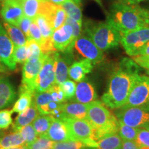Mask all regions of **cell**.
Listing matches in <instances>:
<instances>
[{
	"mask_svg": "<svg viewBox=\"0 0 149 149\" xmlns=\"http://www.w3.org/2000/svg\"><path fill=\"white\" fill-rule=\"evenodd\" d=\"M139 74L138 65L133 59H123L110 77L107 92L102 97V103L111 109L124 107Z\"/></svg>",
	"mask_w": 149,
	"mask_h": 149,
	"instance_id": "1",
	"label": "cell"
},
{
	"mask_svg": "<svg viewBox=\"0 0 149 149\" xmlns=\"http://www.w3.org/2000/svg\"><path fill=\"white\" fill-rule=\"evenodd\" d=\"M107 21L122 35L149 26V11L137 4L115 3L110 10Z\"/></svg>",
	"mask_w": 149,
	"mask_h": 149,
	"instance_id": "2",
	"label": "cell"
},
{
	"mask_svg": "<svg viewBox=\"0 0 149 149\" xmlns=\"http://www.w3.org/2000/svg\"><path fill=\"white\" fill-rule=\"evenodd\" d=\"M86 120L93 128L95 139L118 133L119 120L102 102L95 100L88 104Z\"/></svg>",
	"mask_w": 149,
	"mask_h": 149,
	"instance_id": "3",
	"label": "cell"
},
{
	"mask_svg": "<svg viewBox=\"0 0 149 149\" xmlns=\"http://www.w3.org/2000/svg\"><path fill=\"white\" fill-rule=\"evenodd\" d=\"M85 32L102 51L115 47L121 42L122 35L108 21L89 24L87 22Z\"/></svg>",
	"mask_w": 149,
	"mask_h": 149,
	"instance_id": "4",
	"label": "cell"
},
{
	"mask_svg": "<svg viewBox=\"0 0 149 149\" xmlns=\"http://www.w3.org/2000/svg\"><path fill=\"white\" fill-rule=\"evenodd\" d=\"M115 116L126 125L149 130V105L144 104L128 109H118Z\"/></svg>",
	"mask_w": 149,
	"mask_h": 149,
	"instance_id": "5",
	"label": "cell"
},
{
	"mask_svg": "<svg viewBox=\"0 0 149 149\" xmlns=\"http://www.w3.org/2000/svg\"><path fill=\"white\" fill-rule=\"evenodd\" d=\"M66 124L72 141H79L89 148H97L95 139L93 128L87 120L65 118L62 120Z\"/></svg>",
	"mask_w": 149,
	"mask_h": 149,
	"instance_id": "6",
	"label": "cell"
},
{
	"mask_svg": "<svg viewBox=\"0 0 149 149\" xmlns=\"http://www.w3.org/2000/svg\"><path fill=\"white\" fill-rule=\"evenodd\" d=\"M148 42L149 26L122 35L120 43L128 55L135 57L139 55L141 50Z\"/></svg>",
	"mask_w": 149,
	"mask_h": 149,
	"instance_id": "7",
	"label": "cell"
},
{
	"mask_svg": "<svg viewBox=\"0 0 149 149\" xmlns=\"http://www.w3.org/2000/svg\"><path fill=\"white\" fill-rule=\"evenodd\" d=\"M56 84L55 74V53L48 54L37 75L35 84L36 92H46Z\"/></svg>",
	"mask_w": 149,
	"mask_h": 149,
	"instance_id": "8",
	"label": "cell"
},
{
	"mask_svg": "<svg viewBox=\"0 0 149 149\" xmlns=\"http://www.w3.org/2000/svg\"><path fill=\"white\" fill-rule=\"evenodd\" d=\"M149 97V76L139 74L130 91L127 101L120 109L144 105Z\"/></svg>",
	"mask_w": 149,
	"mask_h": 149,
	"instance_id": "9",
	"label": "cell"
},
{
	"mask_svg": "<svg viewBox=\"0 0 149 149\" xmlns=\"http://www.w3.org/2000/svg\"><path fill=\"white\" fill-rule=\"evenodd\" d=\"M74 48L78 53L90 60L93 64H97L103 61V51L86 35H80L74 42Z\"/></svg>",
	"mask_w": 149,
	"mask_h": 149,
	"instance_id": "10",
	"label": "cell"
},
{
	"mask_svg": "<svg viewBox=\"0 0 149 149\" xmlns=\"http://www.w3.org/2000/svg\"><path fill=\"white\" fill-rule=\"evenodd\" d=\"M52 41L57 51L64 53H71L75 42L71 26L65 24L55 30L52 35Z\"/></svg>",
	"mask_w": 149,
	"mask_h": 149,
	"instance_id": "11",
	"label": "cell"
},
{
	"mask_svg": "<svg viewBox=\"0 0 149 149\" xmlns=\"http://www.w3.org/2000/svg\"><path fill=\"white\" fill-rule=\"evenodd\" d=\"M39 14L43 15L51 24L54 31L65 24L67 15L60 5L55 4L48 0H42Z\"/></svg>",
	"mask_w": 149,
	"mask_h": 149,
	"instance_id": "12",
	"label": "cell"
},
{
	"mask_svg": "<svg viewBox=\"0 0 149 149\" xmlns=\"http://www.w3.org/2000/svg\"><path fill=\"white\" fill-rule=\"evenodd\" d=\"M24 0H3L0 14L5 22L19 27L24 17Z\"/></svg>",
	"mask_w": 149,
	"mask_h": 149,
	"instance_id": "13",
	"label": "cell"
},
{
	"mask_svg": "<svg viewBox=\"0 0 149 149\" xmlns=\"http://www.w3.org/2000/svg\"><path fill=\"white\" fill-rule=\"evenodd\" d=\"M48 54L42 53V57L37 60H27L22 69V85L35 91V84L37 77ZM36 92V91H35Z\"/></svg>",
	"mask_w": 149,
	"mask_h": 149,
	"instance_id": "14",
	"label": "cell"
},
{
	"mask_svg": "<svg viewBox=\"0 0 149 149\" xmlns=\"http://www.w3.org/2000/svg\"><path fill=\"white\" fill-rule=\"evenodd\" d=\"M15 45L8 35L0 24V59L9 70H14L17 63L14 60Z\"/></svg>",
	"mask_w": 149,
	"mask_h": 149,
	"instance_id": "15",
	"label": "cell"
},
{
	"mask_svg": "<svg viewBox=\"0 0 149 149\" xmlns=\"http://www.w3.org/2000/svg\"><path fill=\"white\" fill-rule=\"evenodd\" d=\"M97 99L95 88L88 80L80 81L76 86L75 95L72 100L74 102L81 104H89Z\"/></svg>",
	"mask_w": 149,
	"mask_h": 149,
	"instance_id": "16",
	"label": "cell"
},
{
	"mask_svg": "<svg viewBox=\"0 0 149 149\" xmlns=\"http://www.w3.org/2000/svg\"><path fill=\"white\" fill-rule=\"evenodd\" d=\"M46 135L54 142H63L71 140L65 122L63 120L57 119H55L51 124Z\"/></svg>",
	"mask_w": 149,
	"mask_h": 149,
	"instance_id": "17",
	"label": "cell"
},
{
	"mask_svg": "<svg viewBox=\"0 0 149 149\" xmlns=\"http://www.w3.org/2000/svg\"><path fill=\"white\" fill-rule=\"evenodd\" d=\"M93 64L87 59L75 61L69 67L68 76L74 81L80 82L85 79L86 75L92 71Z\"/></svg>",
	"mask_w": 149,
	"mask_h": 149,
	"instance_id": "18",
	"label": "cell"
},
{
	"mask_svg": "<svg viewBox=\"0 0 149 149\" xmlns=\"http://www.w3.org/2000/svg\"><path fill=\"white\" fill-rule=\"evenodd\" d=\"M35 93V91L31 90L25 86L21 85L19 89V97L11 110L13 113H19L29 109L33 103V98Z\"/></svg>",
	"mask_w": 149,
	"mask_h": 149,
	"instance_id": "19",
	"label": "cell"
},
{
	"mask_svg": "<svg viewBox=\"0 0 149 149\" xmlns=\"http://www.w3.org/2000/svg\"><path fill=\"white\" fill-rule=\"evenodd\" d=\"M88 107V104H85L78 103V102H72V103L66 104L64 103L62 107L64 119L70 118L86 120Z\"/></svg>",
	"mask_w": 149,
	"mask_h": 149,
	"instance_id": "20",
	"label": "cell"
},
{
	"mask_svg": "<svg viewBox=\"0 0 149 149\" xmlns=\"http://www.w3.org/2000/svg\"><path fill=\"white\" fill-rule=\"evenodd\" d=\"M40 112L34 104L30 107L25 111L19 113L14 122L13 123V130L14 131H19L24 126L29 125L34 122V120L39 116Z\"/></svg>",
	"mask_w": 149,
	"mask_h": 149,
	"instance_id": "21",
	"label": "cell"
},
{
	"mask_svg": "<svg viewBox=\"0 0 149 149\" xmlns=\"http://www.w3.org/2000/svg\"><path fill=\"white\" fill-rule=\"evenodd\" d=\"M16 97V91L10 81L3 77L0 79V110L8 107Z\"/></svg>",
	"mask_w": 149,
	"mask_h": 149,
	"instance_id": "22",
	"label": "cell"
},
{
	"mask_svg": "<svg viewBox=\"0 0 149 149\" xmlns=\"http://www.w3.org/2000/svg\"><path fill=\"white\" fill-rule=\"evenodd\" d=\"M68 69L66 61L57 52L55 53V84L57 85L61 84L68 79Z\"/></svg>",
	"mask_w": 149,
	"mask_h": 149,
	"instance_id": "23",
	"label": "cell"
},
{
	"mask_svg": "<svg viewBox=\"0 0 149 149\" xmlns=\"http://www.w3.org/2000/svg\"><path fill=\"white\" fill-rule=\"evenodd\" d=\"M26 145L25 140L19 131L4 135L0 139V149H6Z\"/></svg>",
	"mask_w": 149,
	"mask_h": 149,
	"instance_id": "24",
	"label": "cell"
},
{
	"mask_svg": "<svg viewBox=\"0 0 149 149\" xmlns=\"http://www.w3.org/2000/svg\"><path fill=\"white\" fill-rule=\"evenodd\" d=\"M3 25L6 30L7 34L13 42L15 46H22L26 44L27 37L19 28L7 22H4Z\"/></svg>",
	"mask_w": 149,
	"mask_h": 149,
	"instance_id": "25",
	"label": "cell"
},
{
	"mask_svg": "<svg viewBox=\"0 0 149 149\" xmlns=\"http://www.w3.org/2000/svg\"><path fill=\"white\" fill-rule=\"evenodd\" d=\"M60 6L64 9L68 17L82 25V13L79 3L75 2L74 0H67Z\"/></svg>",
	"mask_w": 149,
	"mask_h": 149,
	"instance_id": "26",
	"label": "cell"
},
{
	"mask_svg": "<svg viewBox=\"0 0 149 149\" xmlns=\"http://www.w3.org/2000/svg\"><path fill=\"white\" fill-rule=\"evenodd\" d=\"M97 142L98 146L94 149H122L123 140L118 133L104 137Z\"/></svg>",
	"mask_w": 149,
	"mask_h": 149,
	"instance_id": "27",
	"label": "cell"
},
{
	"mask_svg": "<svg viewBox=\"0 0 149 149\" xmlns=\"http://www.w3.org/2000/svg\"><path fill=\"white\" fill-rule=\"evenodd\" d=\"M55 118L51 115L41 114L33 122V126L38 135H46Z\"/></svg>",
	"mask_w": 149,
	"mask_h": 149,
	"instance_id": "28",
	"label": "cell"
},
{
	"mask_svg": "<svg viewBox=\"0 0 149 149\" xmlns=\"http://www.w3.org/2000/svg\"><path fill=\"white\" fill-rule=\"evenodd\" d=\"M42 0H24L23 10L24 16L34 20L40 13Z\"/></svg>",
	"mask_w": 149,
	"mask_h": 149,
	"instance_id": "29",
	"label": "cell"
},
{
	"mask_svg": "<svg viewBox=\"0 0 149 149\" xmlns=\"http://www.w3.org/2000/svg\"><path fill=\"white\" fill-rule=\"evenodd\" d=\"M35 21L36 22L39 28H40L41 33H42V37L44 39H51L52 38L54 30L52 27L51 24L44 17L43 15L38 14V15L35 19Z\"/></svg>",
	"mask_w": 149,
	"mask_h": 149,
	"instance_id": "30",
	"label": "cell"
},
{
	"mask_svg": "<svg viewBox=\"0 0 149 149\" xmlns=\"http://www.w3.org/2000/svg\"><path fill=\"white\" fill-rule=\"evenodd\" d=\"M139 128L131 127L119 121L118 134L123 141H135Z\"/></svg>",
	"mask_w": 149,
	"mask_h": 149,
	"instance_id": "31",
	"label": "cell"
},
{
	"mask_svg": "<svg viewBox=\"0 0 149 149\" xmlns=\"http://www.w3.org/2000/svg\"><path fill=\"white\" fill-rule=\"evenodd\" d=\"M54 141L51 140L46 135H38L34 142L28 146L29 149H52Z\"/></svg>",
	"mask_w": 149,
	"mask_h": 149,
	"instance_id": "32",
	"label": "cell"
},
{
	"mask_svg": "<svg viewBox=\"0 0 149 149\" xmlns=\"http://www.w3.org/2000/svg\"><path fill=\"white\" fill-rule=\"evenodd\" d=\"M19 132L23 137L24 139L25 140L26 145H27V146L34 142L38 137V135L35 131L32 124L24 126L23 128H22L19 130Z\"/></svg>",
	"mask_w": 149,
	"mask_h": 149,
	"instance_id": "33",
	"label": "cell"
},
{
	"mask_svg": "<svg viewBox=\"0 0 149 149\" xmlns=\"http://www.w3.org/2000/svg\"><path fill=\"white\" fill-rule=\"evenodd\" d=\"M26 46L29 55L27 60H37L42 57V53L41 51L40 45L35 41L33 40H27Z\"/></svg>",
	"mask_w": 149,
	"mask_h": 149,
	"instance_id": "34",
	"label": "cell"
},
{
	"mask_svg": "<svg viewBox=\"0 0 149 149\" xmlns=\"http://www.w3.org/2000/svg\"><path fill=\"white\" fill-rule=\"evenodd\" d=\"M89 147L79 141H67L55 142L52 149H88Z\"/></svg>",
	"mask_w": 149,
	"mask_h": 149,
	"instance_id": "35",
	"label": "cell"
},
{
	"mask_svg": "<svg viewBox=\"0 0 149 149\" xmlns=\"http://www.w3.org/2000/svg\"><path fill=\"white\" fill-rule=\"evenodd\" d=\"M59 87L64 92V94L67 100H72L75 95L76 84L74 81L67 79L59 84Z\"/></svg>",
	"mask_w": 149,
	"mask_h": 149,
	"instance_id": "36",
	"label": "cell"
},
{
	"mask_svg": "<svg viewBox=\"0 0 149 149\" xmlns=\"http://www.w3.org/2000/svg\"><path fill=\"white\" fill-rule=\"evenodd\" d=\"M52 101H53V97H52L51 93L49 91L41 93L36 92L34 95L33 104L37 108L41 106L45 105Z\"/></svg>",
	"mask_w": 149,
	"mask_h": 149,
	"instance_id": "37",
	"label": "cell"
},
{
	"mask_svg": "<svg viewBox=\"0 0 149 149\" xmlns=\"http://www.w3.org/2000/svg\"><path fill=\"white\" fill-rule=\"evenodd\" d=\"M14 60L18 64H24L29 58L26 46H15L13 53Z\"/></svg>",
	"mask_w": 149,
	"mask_h": 149,
	"instance_id": "38",
	"label": "cell"
},
{
	"mask_svg": "<svg viewBox=\"0 0 149 149\" xmlns=\"http://www.w3.org/2000/svg\"><path fill=\"white\" fill-rule=\"evenodd\" d=\"M13 112L10 110L0 111V130L7 129L13 124Z\"/></svg>",
	"mask_w": 149,
	"mask_h": 149,
	"instance_id": "39",
	"label": "cell"
},
{
	"mask_svg": "<svg viewBox=\"0 0 149 149\" xmlns=\"http://www.w3.org/2000/svg\"><path fill=\"white\" fill-rule=\"evenodd\" d=\"M29 40H33L38 43L39 45L44 41V38H43L42 33H41L40 28H39L38 25H37L35 20H33L32 23L31 24L29 29Z\"/></svg>",
	"mask_w": 149,
	"mask_h": 149,
	"instance_id": "40",
	"label": "cell"
},
{
	"mask_svg": "<svg viewBox=\"0 0 149 149\" xmlns=\"http://www.w3.org/2000/svg\"><path fill=\"white\" fill-rule=\"evenodd\" d=\"M63 104L64 103H59V102L52 101L51 102H49V103L45 104V105H43L41 106V107H37V109H38L40 114L51 115V113H53L55 109L61 107Z\"/></svg>",
	"mask_w": 149,
	"mask_h": 149,
	"instance_id": "41",
	"label": "cell"
},
{
	"mask_svg": "<svg viewBox=\"0 0 149 149\" xmlns=\"http://www.w3.org/2000/svg\"><path fill=\"white\" fill-rule=\"evenodd\" d=\"M135 141L139 146L149 147V130L139 129Z\"/></svg>",
	"mask_w": 149,
	"mask_h": 149,
	"instance_id": "42",
	"label": "cell"
},
{
	"mask_svg": "<svg viewBox=\"0 0 149 149\" xmlns=\"http://www.w3.org/2000/svg\"><path fill=\"white\" fill-rule=\"evenodd\" d=\"M48 91L51 93L54 102H59V103H63V102L66 101L64 92L60 88L59 85L55 84L51 90Z\"/></svg>",
	"mask_w": 149,
	"mask_h": 149,
	"instance_id": "43",
	"label": "cell"
},
{
	"mask_svg": "<svg viewBox=\"0 0 149 149\" xmlns=\"http://www.w3.org/2000/svg\"><path fill=\"white\" fill-rule=\"evenodd\" d=\"M65 24H69L70 26H71L72 28V30H73V36L74 38L75 39V40L79 37L80 35H81V26L82 25L79 24L78 22H77L74 20L68 17L67 16L66 19V22Z\"/></svg>",
	"mask_w": 149,
	"mask_h": 149,
	"instance_id": "44",
	"label": "cell"
},
{
	"mask_svg": "<svg viewBox=\"0 0 149 149\" xmlns=\"http://www.w3.org/2000/svg\"><path fill=\"white\" fill-rule=\"evenodd\" d=\"M133 60L139 66L142 67L149 72V55H137L133 57Z\"/></svg>",
	"mask_w": 149,
	"mask_h": 149,
	"instance_id": "45",
	"label": "cell"
},
{
	"mask_svg": "<svg viewBox=\"0 0 149 149\" xmlns=\"http://www.w3.org/2000/svg\"><path fill=\"white\" fill-rule=\"evenodd\" d=\"M32 22L33 19L24 15L21 21H20L19 25V28L22 30V32L24 33V35L27 37V39L29 38V29Z\"/></svg>",
	"mask_w": 149,
	"mask_h": 149,
	"instance_id": "46",
	"label": "cell"
},
{
	"mask_svg": "<svg viewBox=\"0 0 149 149\" xmlns=\"http://www.w3.org/2000/svg\"><path fill=\"white\" fill-rule=\"evenodd\" d=\"M122 149H139V146L135 141H123Z\"/></svg>",
	"mask_w": 149,
	"mask_h": 149,
	"instance_id": "47",
	"label": "cell"
},
{
	"mask_svg": "<svg viewBox=\"0 0 149 149\" xmlns=\"http://www.w3.org/2000/svg\"><path fill=\"white\" fill-rule=\"evenodd\" d=\"M139 55H149V42L146 43V44L141 50Z\"/></svg>",
	"mask_w": 149,
	"mask_h": 149,
	"instance_id": "48",
	"label": "cell"
},
{
	"mask_svg": "<svg viewBox=\"0 0 149 149\" xmlns=\"http://www.w3.org/2000/svg\"><path fill=\"white\" fill-rule=\"evenodd\" d=\"M8 68L1 62V59H0V72H5V73H7V72H8Z\"/></svg>",
	"mask_w": 149,
	"mask_h": 149,
	"instance_id": "49",
	"label": "cell"
},
{
	"mask_svg": "<svg viewBox=\"0 0 149 149\" xmlns=\"http://www.w3.org/2000/svg\"><path fill=\"white\" fill-rule=\"evenodd\" d=\"M123 1L127 3H130V4H137L139 2L143 1V0H123Z\"/></svg>",
	"mask_w": 149,
	"mask_h": 149,
	"instance_id": "50",
	"label": "cell"
},
{
	"mask_svg": "<svg viewBox=\"0 0 149 149\" xmlns=\"http://www.w3.org/2000/svg\"><path fill=\"white\" fill-rule=\"evenodd\" d=\"M48 1L53 3H55V4L61 5V3L65 2V1H67V0H48Z\"/></svg>",
	"mask_w": 149,
	"mask_h": 149,
	"instance_id": "51",
	"label": "cell"
},
{
	"mask_svg": "<svg viewBox=\"0 0 149 149\" xmlns=\"http://www.w3.org/2000/svg\"><path fill=\"white\" fill-rule=\"evenodd\" d=\"M6 149H29V147H28L27 145H24V146L13 147V148H6Z\"/></svg>",
	"mask_w": 149,
	"mask_h": 149,
	"instance_id": "52",
	"label": "cell"
},
{
	"mask_svg": "<svg viewBox=\"0 0 149 149\" xmlns=\"http://www.w3.org/2000/svg\"><path fill=\"white\" fill-rule=\"evenodd\" d=\"M4 135H5L4 132H3L2 130H0V139H1V137H2Z\"/></svg>",
	"mask_w": 149,
	"mask_h": 149,
	"instance_id": "53",
	"label": "cell"
},
{
	"mask_svg": "<svg viewBox=\"0 0 149 149\" xmlns=\"http://www.w3.org/2000/svg\"><path fill=\"white\" fill-rule=\"evenodd\" d=\"M139 149H149V147H146V146H139Z\"/></svg>",
	"mask_w": 149,
	"mask_h": 149,
	"instance_id": "54",
	"label": "cell"
},
{
	"mask_svg": "<svg viewBox=\"0 0 149 149\" xmlns=\"http://www.w3.org/2000/svg\"><path fill=\"white\" fill-rule=\"evenodd\" d=\"M74 1H75V2H77V3H79L80 4V0H74ZM95 1H97V2H100V0H95Z\"/></svg>",
	"mask_w": 149,
	"mask_h": 149,
	"instance_id": "55",
	"label": "cell"
},
{
	"mask_svg": "<svg viewBox=\"0 0 149 149\" xmlns=\"http://www.w3.org/2000/svg\"><path fill=\"white\" fill-rule=\"evenodd\" d=\"M148 104V105H149V97H148V100H147V101H146V104Z\"/></svg>",
	"mask_w": 149,
	"mask_h": 149,
	"instance_id": "56",
	"label": "cell"
},
{
	"mask_svg": "<svg viewBox=\"0 0 149 149\" xmlns=\"http://www.w3.org/2000/svg\"><path fill=\"white\" fill-rule=\"evenodd\" d=\"M1 78H3V76L0 75V79H1Z\"/></svg>",
	"mask_w": 149,
	"mask_h": 149,
	"instance_id": "57",
	"label": "cell"
},
{
	"mask_svg": "<svg viewBox=\"0 0 149 149\" xmlns=\"http://www.w3.org/2000/svg\"><path fill=\"white\" fill-rule=\"evenodd\" d=\"M88 149H94V148H88Z\"/></svg>",
	"mask_w": 149,
	"mask_h": 149,
	"instance_id": "58",
	"label": "cell"
},
{
	"mask_svg": "<svg viewBox=\"0 0 149 149\" xmlns=\"http://www.w3.org/2000/svg\"><path fill=\"white\" fill-rule=\"evenodd\" d=\"M147 73H148V74H149V72H147Z\"/></svg>",
	"mask_w": 149,
	"mask_h": 149,
	"instance_id": "59",
	"label": "cell"
},
{
	"mask_svg": "<svg viewBox=\"0 0 149 149\" xmlns=\"http://www.w3.org/2000/svg\"><path fill=\"white\" fill-rule=\"evenodd\" d=\"M2 1H3V0H2Z\"/></svg>",
	"mask_w": 149,
	"mask_h": 149,
	"instance_id": "60",
	"label": "cell"
}]
</instances>
